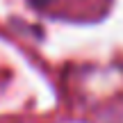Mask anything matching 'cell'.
Returning a JSON list of instances; mask_svg holds the SVG:
<instances>
[{
  "instance_id": "1",
  "label": "cell",
  "mask_w": 123,
  "mask_h": 123,
  "mask_svg": "<svg viewBox=\"0 0 123 123\" xmlns=\"http://www.w3.org/2000/svg\"><path fill=\"white\" fill-rule=\"evenodd\" d=\"M32 5H37V7H43V5H48L50 0H30Z\"/></svg>"
}]
</instances>
